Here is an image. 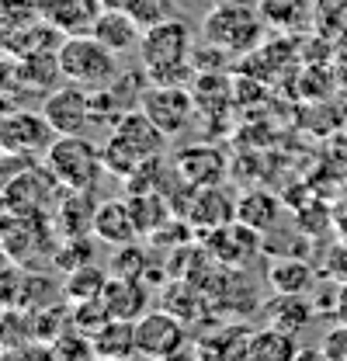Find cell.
Segmentation results:
<instances>
[{"label": "cell", "instance_id": "6da1fadb", "mask_svg": "<svg viewBox=\"0 0 347 361\" xmlns=\"http://www.w3.org/2000/svg\"><path fill=\"white\" fill-rule=\"evenodd\" d=\"M139 63L153 84H181L191 77V28L181 18H167L142 32Z\"/></svg>", "mask_w": 347, "mask_h": 361}, {"label": "cell", "instance_id": "7a4b0ae2", "mask_svg": "<svg viewBox=\"0 0 347 361\" xmlns=\"http://www.w3.org/2000/svg\"><path fill=\"white\" fill-rule=\"evenodd\" d=\"M267 21L260 18L257 7L240 4V0H219L216 7L202 18V35L209 45H219L229 56L254 52L264 39Z\"/></svg>", "mask_w": 347, "mask_h": 361}, {"label": "cell", "instance_id": "3957f363", "mask_svg": "<svg viewBox=\"0 0 347 361\" xmlns=\"http://www.w3.org/2000/svg\"><path fill=\"white\" fill-rule=\"evenodd\" d=\"M56 56H59V66H63V80L66 84L101 90L118 77L115 52L108 45H101L94 35H66L59 42V49H56Z\"/></svg>", "mask_w": 347, "mask_h": 361}, {"label": "cell", "instance_id": "277c9868", "mask_svg": "<svg viewBox=\"0 0 347 361\" xmlns=\"http://www.w3.org/2000/svg\"><path fill=\"white\" fill-rule=\"evenodd\" d=\"M45 167L59 178L63 188L94 191L104 171V157L84 135H56L52 146L45 149Z\"/></svg>", "mask_w": 347, "mask_h": 361}, {"label": "cell", "instance_id": "5b68a950", "mask_svg": "<svg viewBox=\"0 0 347 361\" xmlns=\"http://www.w3.org/2000/svg\"><path fill=\"white\" fill-rule=\"evenodd\" d=\"M63 195L59 178L49 167H28L4 184V212L14 216H49Z\"/></svg>", "mask_w": 347, "mask_h": 361}, {"label": "cell", "instance_id": "8992f818", "mask_svg": "<svg viewBox=\"0 0 347 361\" xmlns=\"http://www.w3.org/2000/svg\"><path fill=\"white\" fill-rule=\"evenodd\" d=\"M188 344V323L171 310H146L135 319V358L167 361L184 351Z\"/></svg>", "mask_w": 347, "mask_h": 361}, {"label": "cell", "instance_id": "52a82bcc", "mask_svg": "<svg viewBox=\"0 0 347 361\" xmlns=\"http://www.w3.org/2000/svg\"><path fill=\"white\" fill-rule=\"evenodd\" d=\"M42 115L56 135H84V129L94 122V94L80 84L52 87L42 101Z\"/></svg>", "mask_w": 347, "mask_h": 361}, {"label": "cell", "instance_id": "ba28073f", "mask_svg": "<svg viewBox=\"0 0 347 361\" xmlns=\"http://www.w3.org/2000/svg\"><path fill=\"white\" fill-rule=\"evenodd\" d=\"M139 111H146L167 135H177L188 129L191 115H195V94L181 84H146L139 97Z\"/></svg>", "mask_w": 347, "mask_h": 361}, {"label": "cell", "instance_id": "9c48e42d", "mask_svg": "<svg viewBox=\"0 0 347 361\" xmlns=\"http://www.w3.org/2000/svg\"><path fill=\"white\" fill-rule=\"evenodd\" d=\"M52 126L45 122V115L39 111H25V108H11L4 118H0V149L4 153H45L52 146Z\"/></svg>", "mask_w": 347, "mask_h": 361}, {"label": "cell", "instance_id": "30bf717a", "mask_svg": "<svg viewBox=\"0 0 347 361\" xmlns=\"http://www.w3.org/2000/svg\"><path fill=\"white\" fill-rule=\"evenodd\" d=\"M0 250L7 254V261H18V264H28L35 250H52L49 216H14L11 212V229L0 226Z\"/></svg>", "mask_w": 347, "mask_h": 361}, {"label": "cell", "instance_id": "8fae6325", "mask_svg": "<svg viewBox=\"0 0 347 361\" xmlns=\"http://www.w3.org/2000/svg\"><path fill=\"white\" fill-rule=\"evenodd\" d=\"M174 174L188 188H216L226 178V157H222V149L205 146V142L184 146L174 157Z\"/></svg>", "mask_w": 347, "mask_h": 361}, {"label": "cell", "instance_id": "7c38bea8", "mask_svg": "<svg viewBox=\"0 0 347 361\" xmlns=\"http://www.w3.org/2000/svg\"><path fill=\"white\" fill-rule=\"evenodd\" d=\"M111 139H118L126 149H132L135 157L150 160V157H160L164 153V142H167V133L139 108L126 111L115 126H111Z\"/></svg>", "mask_w": 347, "mask_h": 361}, {"label": "cell", "instance_id": "4fadbf2b", "mask_svg": "<svg viewBox=\"0 0 347 361\" xmlns=\"http://www.w3.org/2000/svg\"><path fill=\"white\" fill-rule=\"evenodd\" d=\"M205 250L222 264L240 268V264L250 261L254 250H260V233L236 219V223H226L212 229V233H205Z\"/></svg>", "mask_w": 347, "mask_h": 361}, {"label": "cell", "instance_id": "5bb4252c", "mask_svg": "<svg viewBox=\"0 0 347 361\" xmlns=\"http://www.w3.org/2000/svg\"><path fill=\"white\" fill-rule=\"evenodd\" d=\"M108 313L115 319H139L150 310V288L142 278H129V274H108V285L101 292Z\"/></svg>", "mask_w": 347, "mask_h": 361}, {"label": "cell", "instance_id": "9a60e30c", "mask_svg": "<svg viewBox=\"0 0 347 361\" xmlns=\"http://www.w3.org/2000/svg\"><path fill=\"white\" fill-rule=\"evenodd\" d=\"M94 216H97V202L94 191H77V188H63L52 219L59 226L63 236H87L94 233Z\"/></svg>", "mask_w": 347, "mask_h": 361}, {"label": "cell", "instance_id": "2e32d148", "mask_svg": "<svg viewBox=\"0 0 347 361\" xmlns=\"http://www.w3.org/2000/svg\"><path fill=\"white\" fill-rule=\"evenodd\" d=\"M94 236L108 247H126L135 243L139 229L132 219V209L126 198H111V202H101L97 205V216H94Z\"/></svg>", "mask_w": 347, "mask_h": 361}, {"label": "cell", "instance_id": "e0dca14e", "mask_svg": "<svg viewBox=\"0 0 347 361\" xmlns=\"http://www.w3.org/2000/svg\"><path fill=\"white\" fill-rule=\"evenodd\" d=\"M101 11H104L101 0H45L42 18L52 21L63 35H90Z\"/></svg>", "mask_w": 347, "mask_h": 361}, {"label": "cell", "instance_id": "ac0fdd59", "mask_svg": "<svg viewBox=\"0 0 347 361\" xmlns=\"http://www.w3.org/2000/svg\"><path fill=\"white\" fill-rule=\"evenodd\" d=\"M188 223L191 226H205V233H212L219 226L233 223L236 219V205L216 188H191V198H188Z\"/></svg>", "mask_w": 347, "mask_h": 361}, {"label": "cell", "instance_id": "d6986e66", "mask_svg": "<svg viewBox=\"0 0 347 361\" xmlns=\"http://www.w3.org/2000/svg\"><path fill=\"white\" fill-rule=\"evenodd\" d=\"M90 351L94 361L108 358H135V319H108L90 334Z\"/></svg>", "mask_w": 347, "mask_h": 361}, {"label": "cell", "instance_id": "ffe728a7", "mask_svg": "<svg viewBox=\"0 0 347 361\" xmlns=\"http://www.w3.org/2000/svg\"><path fill=\"white\" fill-rule=\"evenodd\" d=\"M139 32H142V28L132 21L126 11H118V7H104V11L97 14L94 28H90V35H94L101 45H108L115 56L126 52V49H132V45H139V39H142Z\"/></svg>", "mask_w": 347, "mask_h": 361}, {"label": "cell", "instance_id": "44dd1931", "mask_svg": "<svg viewBox=\"0 0 347 361\" xmlns=\"http://www.w3.org/2000/svg\"><path fill=\"white\" fill-rule=\"evenodd\" d=\"M299 344L292 330L281 326H260L250 334V348H247V361H296L299 358Z\"/></svg>", "mask_w": 347, "mask_h": 361}, {"label": "cell", "instance_id": "7402d4cb", "mask_svg": "<svg viewBox=\"0 0 347 361\" xmlns=\"http://www.w3.org/2000/svg\"><path fill=\"white\" fill-rule=\"evenodd\" d=\"M66 35L52 25V21H32V25H21V28H11V35H7V49L21 59V56H35V52H56L59 42H63Z\"/></svg>", "mask_w": 347, "mask_h": 361}, {"label": "cell", "instance_id": "603a6c76", "mask_svg": "<svg viewBox=\"0 0 347 361\" xmlns=\"http://www.w3.org/2000/svg\"><path fill=\"white\" fill-rule=\"evenodd\" d=\"M267 281L281 295H305L316 281V271L303 257H278L267 264Z\"/></svg>", "mask_w": 347, "mask_h": 361}, {"label": "cell", "instance_id": "cb8c5ba5", "mask_svg": "<svg viewBox=\"0 0 347 361\" xmlns=\"http://www.w3.org/2000/svg\"><path fill=\"white\" fill-rule=\"evenodd\" d=\"M278 216H281V202L271 191H247L236 198V219L257 233H271L278 226Z\"/></svg>", "mask_w": 347, "mask_h": 361}, {"label": "cell", "instance_id": "d4e9b609", "mask_svg": "<svg viewBox=\"0 0 347 361\" xmlns=\"http://www.w3.org/2000/svg\"><path fill=\"white\" fill-rule=\"evenodd\" d=\"M14 77L21 80V87H52V84H59L63 80V66H59V56L56 52H35V56H21V63H18V70H14Z\"/></svg>", "mask_w": 347, "mask_h": 361}, {"label": "cell", "instance_id": "484cf974", "mask_svg": "<svg viewBox=\"0 0 347 361\" xmlns=\"http://www.w3.org/2000/svg\"><path fill=\"white\" fill-rule=\"evenodd\" d=\"M129 209H132V219H135V229H139V236H146V233H157L164 223H171L167 219V202H164V195L160 191H129Z\"/></svg>", "mask_w": 347, "mask_h": 361}, {"label": "cell", "instance_id": "4316f807", "mask_svg": "<svg viewBox=\"0 0 347 361\" xmlns=\"http://www.w3.org/2000/svg\"><path fill=\"white\" fill-rule=\"evenodd\" d=\"M267 319H271V326H281V330L299 334L305 323L312 319V306H305L303 295H281L278 292V299L267 306Z\"/></svg>", "mask_w": 347, "mask_h": 361}, {"label": "cell", "instance_id": "83f0119b", "mask_svg": "<svg viewBox=\"0 0 347 361\" xmlns=\"http://www.w3.org/2000/svg\"><path fill=\"white\" fill-rule=\"evenodd\" d=\"M108 285V274L97 268V264H84V268L70 271L66 281H63V295L70 302H84V299H97Z\"/></svg>", "mask_w": 347, "mask_h": 361}, {"label": "cell", "instance_id": "f1b7e54d", "mask_svg": "<svg viewBox=\"0 0 347 361\" xmlns=\"http://www.w3.org/2000/svg\"><path fill=\"white\" fill-rule=\"evenodd\" d=\"M164 310H171L174 316H181L184 323L198 316V306H202V292L188 281V278H174L171 285L164 288Z\"/></svg>", "mask_w": 347, "mask_h": 361}, {"label": "cell", "instance_id": "f546056e", "mask_svg": "<svg viewBox=\"0 0 347 361\" xmlns=\"http://www.w3.org/2000/svg\"><path fill=\"white\" fill-rule=\"evenodd\" d=\"M90 236V233H87ZM87 236H66L56 250H52V264L59 271H77L84 264H94V254H90V240Z\"/></svg>", "mask_w": 347, "mask_h": 361}, {"label": "cell", "instance_id": "4dcf8cb0", "mask_svg": "<svg viewBox=\"0 0 347 361\" xmlns=\"http://www.w3.org/2000/svg\"><path fill=\"white\" fill-rule=\"evenodd\" d=\"M257 11L271 28H296L303 21L305 4L303 0H260Z\"/></svg>", "mask_w": 347, "mask_h": 361}, {"label": "cell", "instance_id": "1f68e13d", "mask_svg": "<svg viewBox=\"0 0 347 361\" xmlns=\"http://www.w3.org/2000/svg\"><path fill=\"white\" fill-rule=\"evenodd\" d=\"M70 326L73 330H80V334H94L97 326H104L108 319H111V313H108V306H104V299L97 295V299H84V302H73V310H70Z\"/></svg>", "mask_w": 347, "mask_h": 361}, {"label": "cell", "instance_id": "d6a6232c", "mask_svg": "<svg viewBox=\"0 0 347 361\" xmlns=\"http://www.w3.org/2000/svg\"><path fill=\"white\" fill-rule=\"evenodd\" d=\"M45 11V0H0V28H21L39 21Z\"/></svg>", "mask_w": 347, "mask_h": 361}, {"label": "cell", "instance_id": "836d02e7", "mask_svg": "<svg viewBox=\"0 0 347 361\" xmlns=\"http://www.w3.org/2000/svg\"><path fill=\"white\" fill-rule=\"evenodd\" d=\"M52 351H56V361H94L90 337L73 330V326H70V334L63 330L59 337H52Z\"/></svg>", "mask_w": 347, "mask_h": 361}, {"label": "cell", "instance_id": "e575fe53", "mask_svg": "<svg viewBox=\"0 0 347 361\" xmlns=\"http://www.w3.org/2000/svg\"><path fill=\"white\" fill-rule=\"evenodd\" d=\"M126 14L146 32V28H153V25H160V21L171 18V0H129L126 4Z\"/></svg>", "mask_w": 347, "mask_h": 361}, {"label": "cell", "instance_id": "d590c367", "mask_svg": "<svg viewBox=\"0 0 347 361\" xmlns=\"http://www.w3.org/2000/svg\"><path fill=\"white\" fill-rule=\"evenodd\" d=\"M115 274H129V278H146V271H150V261H146V254L135 247V243H126V247H118V254H115Z\"/></svg>", "mask_w": 347, "mask_h": 361}, {"label": "cell", "instance_id": "8d00e7d4", "mask_svg": "<svg viewBox=\"0 0 347 361\" xmlns=\"http://www.w3.org/2000/svg\"><path fill=\"white\" fill-rule=\"evenodd\" d=\"M323 355L330 361H347V323H337L323 334Z\"/></svg>", "mask_w": 347, "mask_h": 361}, {"label": "cell", "instance_id": "74e56055", "mask_svg": "<svg viewBox=\"0 0 347 361\" xmlns=\"http://www.w3.org/2000/svg\"><path fill=\"white\" fill-rule=\"evenodd\" d=\"M4 361H56V351H52V344L49 348L45 344H21V348L7 351Z\"/></svg>", "mask_w": 347, "mask_h": 361}, {"label": "cell", "instance_id": "f35d334b", "mask_svg": "<svg viewBox=\"0 0 347 361\" xmlns=\"http://www.w3.org/2000/svg\"><path fill=\"white\" fill-rule=\"evenodd\" d=\"M323 271H327L330 278H337V281H347V243L334 247V250L327 254V264H323Z\"/></svg>", "mask_w": 347, "mask_h": 361}, {"label": "cell", "instance_id": "ab89813d", "mask_svg": "<svg viewBox=\"0 0 347 361\" xmlns=\"http://www.w3.org/2000/svg\"><path fill=\"white\" fill-rule=\"evenodd\" d=\"M334 313H337V319H341V323H347V281H341V285H337V299H334Z\"/></svg>", "mask_w": 347, "mask_h": 361}, {"label": "cell", "instance_id": "60d3db41", "mask_svg": "<svg viewBox=\"0 0 347 361\" xmlns=\"http://www.w3.org/2000/svg\"><path fill=\"white\" fill-rule=\"evenodd\" d=\"M296 361H330V358L323 355V348H319V351H316V348H303V351H299V358H296Z\"/></svg>", "mask_w": 347, "mask_h": 361}, {"label": "cell", "instance_id": "b9f144b4", "mask_svg": "<svg viewBox=\"0 0 347 361\" xmlns=\"http://www.w3.org/2000/svg\"><path fill=\"white\" fill-rule=\"evenodd\" d=\"M101 4H104V7H118V11H126L129 0H101Z\"/></svg>", "mask_w": 347, "mask_h": 361}, {"label": "cell", "instance_id": "7bdbcfd3", "mask_svg": "<svg viewBox=\"0 0 347 361\" xmlns=\"http://www.w3.org/2000/svg\"><path fill=\"white\" fill-rule=\"evenodd\" d=\"M167 361H195V358H191L188 351H177V355H171V358H167Z\"/></svg>", "mask_w": 347, "mask_h": 361}, {"label": "cell", "instance_id": "ee69618b", "mask_svg": "<svg viewBox=\"0 0 347 361\" xmlns=\"http://www.w3.org/2000/svg\"><path fill=\"white\" fill-rule=\"evenodd\" d=\"M108 361H135V358H108Z\"/></svg>", "mask_w": 347, "mask_h": 361}, {"label": "cell", "instance_id": "f6af8a7d", "mask_svg": "<svg viewBox=\"0 0 347 361\" xmlns=\"http://www.w3.org/2000/svg\"><path fill=\"white\" fill-rule=\"evenodd\" d=\"M4 115H7V111H0V118H4Z\"/></svg>", "mask_w": 347, "mask_h": 361}]
</instances>
